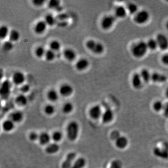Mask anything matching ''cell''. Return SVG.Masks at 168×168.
<instances>
[{"label":"cell","instance_id":"9c48e42d","mask_svg":"<svg viewBox=\"0 0 168 168\" xmlns=\"http://www.w3.org/2000/svg\"><path fill=\"white\" fill-rule=\"evenodd\" d=\"M89 115L93 120H98L101 117L103 114L101 107L99 105H95L92 106L89 110Z\"/></svg>","mask_w":168,"mask_h":168},{"label":"cell","instance_id":"ac0fdd59","mask_svg":"<svg viewBox=\"0 0 168 168\" xmlns=\"http://www.w3.org/2000/svg\"><path fill=\"white\" fill-rule=\"evenodd\" d=\"M167 77L166 75L161 73L155 72L152 73L151 81L156 83H163L167 81Z\"/></svg>","mask_w":168,"mask_h":168},{"label":"cell","instance_id":"816d5d0a","mask_svg":"<svg viewBox=\"0 0 168 168\" xmlns=\"http://www.w3.org/2000/svg\"><path fill=\"white\" fill-rule=\"evenodd\" d=\"M58 25L60 27H65L67 25V23L66 21H60V22H59V23H58Z\"/></svg>","mask_w":168,"mask_h":168},{"label":"cell","instance_id":"d6986e66","mask_svg":"<svg viewBox=\"0 0 168 168\" xmlns=\"http://www.w3.org/2000/svg\"><path fill=\"white\" fill-rule=\"evenodd\" d=\"M23 112L21 111H15L12 112L11 114L9 115V119L11 121H13L15 123L21 122L23 120Z\"/></svg>","mask_w":168,"mask_h":168},{"label":"cell","instance_id":"e0dca14e","mask_svg":"<svg viewBox=\"0 0 168 168\" xmlns=\"http://www.w3.org/2000/svg\"><path fill=\"white\" fill-rule=\"evenodd\" d=\"M48 25L44 20H40L36 22L34 26V32L38 35H41L46 31Z\"/></svg>","mask_w":168,"mask_h":168},{"label":"cell","instance_id":"7402d4cb","mask_svg":"<svg viewBox=\"0 0 168 168\" xmlns=\"http://www.w3.org/2000/svg\"><path fill=\"white\" fill-rule=\"evenodd\" d=\"M60 149V147L58 143H50V144L47 145L45 148V151L48 154H54L58 152Z\"/></svg>","mask_w":168,"mask_h":168},{"label":"cell","instance_id":"f1b7e54d","mask_svg":"<svg viewBox=\"0 0 168 168\" xmlns=\"http://www.w3.org/2000/svg\"><path fill=\"white\" fill-rule=\"evenodd\" d=\"M20 38V34L18 30L15 29H12L10 30L9 35V40L12 42H16L19 40Z\"/></svg>","mask_w":168,"mask_h":168},{"label":"cell","instance_id":"44dd1931","mask_svg":"<svg viewBox=\"0 0 168 168\" xmlns=\"http://www.w3.org/2000/svg\"><path fill=\"white\" fill-rule=\"evenodd\" d=\"M51 140V137L47 132H42L39 136V142L41 145L47 146L50 144Z\"/></svg>","mask_w":168,"mask_h":168},{"label":"cell","instance_id":"30bf717a","mask_svg":"<svg viewBox=\"0 0 168 168\" xmlns=\"http://www.w3.org/2000/svg\"><path fill=\"white\" fill-rule=\"evenodd\" d=\"M76 153L74 152H71L67 155L64 161L61 165V168H71L74 163L75 162L76 157Z\"/></svg>","mask_w":168,"mask_h":168},{"label":"cell","instance_id":"2e32d148","mask_svg":"<svg viewBox=\"0 0 168 168\" xmlns=\"http://www.w3.org/2000/svg\"><path fill=\"white\" fill-rule=\"evenodd\" d=\"M128 13L126 7L121 5L116 7L114 11V16L116 19H123L127 16Z\"/></svg>","mask_w":168,"mask_h":168},{"label":"cell","instance_id":"f5cc1de1","mask_svg":"<svg viewBox=\"0 0 168 168\" xmlns=\"http://www.w3.org/2000/svg\"><path fill=\"white\" fill-rule=\"evenodd\" d=\"M165 95L166 97L168 98V87L166 89L165 92Z\"/></svg>","mask_w":168,"mask_h":168},{"label":"cell","instance_id":"836d02e7","mask_svg":"<svg viewBox=\"0 0 168 168\" xmlns=\"http://www.w3.org/2000/svg\"><path fill=\"white\" fill-rule=\"evenodd\" d=\"M61 48V44L58 40H53L49 44V49L55 52H58Z\"/></svg>","mask_w":168,"mask_h":168},{"label":"cell","instance_id":"f6af8a7d","mask_svg":"<svg viewBox=\"0 0 168 168\" xmlns=\"http://www.w3.org/2000/svg\"><path fill=\"white\" fill-rule=\"evenodd\" d=\"M161 62L164 65L168 67V53L163 54L161 57Z\"/></svg>","mask_w":168,"mask_h":168},{"label":"cell","instance_id":"cb8c5ba5","mask_svg":"<svg viewBox=\"0 0 168 168\" xmlns=\"http://www.w3.org/2000/svg\"><path fill=\"white\" fill-rule=\"evenodd\" d=\"M128 143V140L124 136H120L115 140L116 146L120 149H124L127 147Z\"/></svg>","mask_w":168,"mask_h":168},{"label":"cell","instance_id":"74e56055","mask_svg":"<svg viewBox=\"0 0 168 168\" xmlns=\"http://www.w3.org/2000/svg\"><path fill=\"white\" fill-rule=\"evenodd\" d=\"M46 50L43 46H39L36 47L35 50V55L38 58H42L45 57V54L46 52Z\"/></svg>","mask_w":168,"mask_h":168},{"label":"cell","instance_id":"7a4b0ae2","mask_svg":"<svg viewBox=\"0 0 168 168\" xmlns=\"http://www.w3.org/2000/svg\"><path fill=\"white\" fill-rule=\"evenodd\" d=\"M85 46L87 50L97 55L103 54L105 50L103 44L92 39H89L86 42Z\"/></svg>","mask_w":168,"mask_h":168},{"label":"cell","instance_id":"db71d44e","mask_svg":"<svg viewBox=\"0 0 168 168\" xmlns=\"http://www.w3.org/2000/svg\"><path fill=\"white\" fill-rule=\"evenodd\" d=\"M166 28L167 29V30H168V21L167 22V23H166Z\"/></svg>","mask_w":168,"mask_h":168},{"label":"cell","instance_id":"8992f818","mask_svg":"<svg viewBox=\"0 0 168 168\" xmlns=\"http://www.w3.org/2000/svg\"><path fill=\"white\" fill-rule=\"evenodd\" d=\"M12 88V82L9 80H5L1 83L0 88V95L1 99H6L10 95Z\"/></svg>","mask_w":168,"mask_h":168},{"label":"cell","instance_id":"d6a6232c","mask_svg":"<svg viewBox=\"0 0 168 168\" xmlns=\"http://www.w3.org/2000/svg\"><path fill=\"white\" fill-rule=\"evenodd\" d=\"M147 47L149 50L155 51L158 48L157 41L156 38H150L146 42Z\"/></svg>","mask_w":168,"mask_h":168},{"label":"cell","instance_id":"f35d334b","mask_svg":"<svg viewBox=\"0 0 168 168\" xmlns=\"http://www.w3.org/2000/svg\"><path fill=\"white\" fill-rule=\"evenodd\" d=\"M51 137L53 142L58 143L62 140V139H63V133L61 132L60 131H56L53 132Z\"/></svg>","mask_w":168,"mask_h":168},{"label":"cell","instance_id":"e575fe53","mask_svg":"<svg viewBox=\"0 0 168 168\" xmlns=\"http://www.w3.org/2000/svg\"><path fill=\"white\" fill-rule=\"evenodd\" d=\"M57 57V53L54 51L51 50L50 49L46 50L45 54V58L46 61L48 62H52Z\"/></svg>","mask_w":168,"mask_h":168},{"label":"cell","instance_id":"9a60e30c","mask_svg":"<svg viewBox=\"0 0 168 168\" xmlns=\"http://www.w3.org/2000/svg\"><path fill=\"white\" fill-rule=\"evenodd\" d=\"M63 56L67 61L73 62L76 59L77 53L73 49L67 48L63 51Z\"/></svg>","mask_w":168,"mask_h":168},{"label":"cell","instance_id":"7c38bea8","mask_svg":"<svg viewBox=\"0 0 168 168\" xmlns=\"http://www.w3.org/2000/svg\"><path fill=\"white\" fill-rule=\"evenodd\" d=\"M131 83L133 88L135 89H140L142 88L144 82L139 73L133 74L131 80Z\"/></svg>","mask_w":168,"mask_h":168},{"label":"cell","instance_id":"4fadbf2b","mask_svg":"<svg viewBox=\"0 0 168 168\" xmlns=\"http://www.w3.org/2000/svg\"><path fill=\"white\" fill-rule=\"evenodd\" d=\"M154 154L160 158L163 159H168V144L165 145L164 147L160 148L156 147L154 149Z\"/></svg>","mask_w":168,"mask_h":168},{"label":"cell","instance_id":"4dcf8cb0","mask_svg":"<svg viewBox=\"0 0 168 168\" xmlns=\"http://www.w3.org/2000/svg\"><path fill=\"white\" fill-rule=\"evenodd\" d=\"M57 19L51 14H48L45 16L44 21L49 26H53L57 23Z\"/></svg>","mask_w":168,"mask_h":168},{"label":"cell","instance_id":"c3c4849f","mask_svg":"<svg viewBox=\"0 0 168 168\" xmlns=\"http://www.w3.org/2000/svg\"><path fill=\"white\" fill-rule=\"evenodd\" d=\"M112 138V139H114L115 140H116V139L119 138L120 136V134L118 131H115L114 132H112L111 134Z\"/></svg>","mask_w":168,"mask_h":168},{"label":"cell","instance_id":"681fc988","mask_svg":"<svg viewBox=\"0 0 168 168\" xmlns=\"http://www.w3.org/2000/svg\"><path fill=\"white\" fill-rule=\"evenodd\" d=\"M163 111L164 115L166 117L168 118V102L165 104V108L163 109Z\"/></svg>","mask_w":168,"mask_h":168},{"label":"cell","instance_id":"7bdbcfd3","mask_svg":"<svg viewBox=\"0 0 168 168\" xmlns=\"http://www.w3.org/2000/svg\"><path fill=\"white\" fill-rule=\"evenodd\" d=\"M30 90V86L28 84L24 83L23 85L20 86V91L21 93L25 95L26 93L29 92Z\"/></svg>","mask_w":168,"mask_h":168},{"label":"cell","instance_id":"3957f363","mask_svg":"<svg viewBox=\"0 0 168 168\" xmlns=\"http://www.w3.org/2000/svg\"><path fill=\"white\" fill-rule=\"evenodd\" d=\"M80 126L76 121L69 122L66 128L67 136L68 140L71 142L75 141L79 136Z\"/></svg>","mask_w":168,"mask_h":168},{"label":"cell","instance_id":"8d00e7d4","mask_svg":"<svg viewBox=\"0 0 168 168\" xmlns=\"http://www.w3.org/2000/svg\"><path fill=\"white\" fill-rule=\"evenodd\" d=\"M62 111L64 114H69L73 111L74 106L70 102H67L62 106Z\"/></svg>","mask_w":168,"mask_h":168},{"label":"cell","instance_id":"277c9868","mask_svg":"<svg viewBox=\"0 0 168 168\" xmlns=\"http://www.w3.org/2000/svg\"><path fill=\"white\" fill-rule=\"evenodd\" d=\"M150 16V14L147 10H141L134 16L133 20L137 24L144 25L149 22Z\"/></svg>","mask_w":168,"mask_h":168},{"label":"cell","instance_id":"ab89813d","mask_svg":"<svg viewBox=\"0 0 168 168\" xmlns=\"http://www.w3.org/2000/svg\"><path fill=\"white\" fill-rule=\"evenodd\" d=\"M165 104L161 100H157L153 105V108L155 111L159 112L163 111L165 108Z\"/></svg>","mask_w":168,"mask_h":168},{"label":"cell","instance_id":"5bb4252c","mask_svg":"<svg viewBox=\"0 0 168 168\" xmlns=\"http://www.w3.org/2000/svg\"><path fill=\"white\" fill-rule=\"evenodd\" d=\"M90 62L87 58H82L77 61L75 64V68L79 71H83L88 68Z\"/></svg>","mask_w":168,"mask_h":168},{"label":"cell","instance_id":"1f68e13d","mask_svg":"<svg viewBox=\"0 0 168 168\" xmlns=\"http://www.w3.org/2000/svg\"><path fill=\"white\" fill-rule=\"evenodd\" d=\"M128 13L134 16L139 11L138 5L134 3H128L126 7Z\"/></svg>","mask_w":168,"mask_h":168},{"label":"cell","instance_id":"603a6c76","mask_svg":"<svg viewBox=\"0 0 168 168\" xmlns=\"http://www.w3.org/2000/svg\"><path fill=\"white\" fill-rule=\"evenodd\" d=\"M59 92L56 91L54 89H51L48 91L47 93V98L49 101L55 102L58 100L59 99Z\"/></svg>","mask_w":168,"mask_h":168},{"label":"cell","instance_id":"5b68a950","mask_svg":"<svg viewBox=\"0 0 168 168\" xmlns=\"http://www.w3.org/2000/svg\"><path fill=\"white\" fill-rule=\"evenodd\" d=\"M116 20V18L114 15L104 16L100 21V27L103 30H109L113 27Z\"/></svg>","mask_w":168,"mask_h":168},{"label":"cell","instance_id":"ba28073f","mask_svg":"<svg viewBox=\"0 0 168 168\" xmlns=\"http://www.w3.org/2000/svg\"><path fill=\"white\" fill-rule=\"evenodd\" d=\"M26 77L21 71H16L14 73L12 76V83L17 86H20L25 83Z\"/></svg>","mask_w":168,"mask_h":168},{"label":"cell","instance_id":"ee69618b","mask_svg":"<svg viewBox=\"0 0 168 168\" xmlns=\"http://www.w3.org/2000/svg\"><path fill=\"white\" fill-rule=\"evenodd\" d=\"M39 136V134H38L36 132H32L29 135V138L32 142H34L38 140Z\"/></svg>","mask_w":168,"mask_h":168},{"label":"cell","instance_id":"b9f144b4","mask_svg":"<svg viewBox=\"0 0 168 168\" xmlns=\"http://www.w3.org/2000/svg\"><path fill=\"white\" fill-rule=\"evenodd\" d=\"M14 43L12 42L10 40L6 41L3 43L2 48L3 51H10L13 50L14 48Z\"/></svg>","mask_w":168,"mask_h":168},{"label":"cell","instance_id":"484cf974","mask_svg":"<svg viewBox=\"0 0 168 168\" xmlns=\"http://www.w3.org/2000/svg\"><path fill=\"white\" fill-rule=\"evenodd\" d=\"M15 103L17 105L20 106H24L26 105L28 103V99L25 95L23 93H20L16 96L15 98Z\"/></svg>","mask_w":168,"mask_h":168},{"label":"cell","instance_id":"4316f807","mask_svg":"<svg viewBox=\"0 0 168 168\" xmlns=\"http://www.w3.org/2000/svg\"><path fill=\"white\" fill-rule=\"evenodd\" d=\"M139 73L142 77L143 82L145 83H147L149 81H151L152 73L148 69H146V68L143 69Z\"/></svg>","mask_w":168,"mask_h":168},{"label":"cell","instance_id":"83f0119b","mask_svg":"<svg viewBox=\"0 0 168 168\" xmlns=\"http://www.w3.org/2000/svg\"><path fill=\"white\" fill-rule=\"evenodd\" d=\"M15 123L13 121L9 119L4 121L2 124V128L6 132H10L15 128Z\"/></svg>","mask_w":168,"mask_h":168},{"label":"cell","instance_id":"6da1fadb","mask_svg":"<svg viewBox=\"0 0 168 168\" xmlns=\"http://www.w3.org/2000/svg\"><path fill=\"white\" fill-rule=\"evenodd\" d=\"M148 51L146 42L140 41L133 45L131 49V53L135 58L140 59L145 57Z\"/></svg>","mask_w":168,"mask_h":168},{"label":"cell","instance_id":"bcb514c9","mask_svg":"<svg viewBox=\"0 0 168 168\" xmlns=\"http://www.w3.org/2000/svg\"><path fill=\"white\" fill-rule=\"evenodd\" d=\"M33 5L36 7H41L44 5L45 3L44 0H34L32 1Z\"/></svg>","mask_w":168,"mask_h":168},{"label":"cell","instance_id":"60d3db41","mask_svg":"<svg viewBox=\"0 0 168 168\" xmlns=\"http://www.w3.org/2000/svg\"><path fill=\"white\" fill-rule=\"evenodd\" d=\"M56 111V108L52 104H49L46 105L44 108V111L46 115H51L54 114Z\"/></svg>","mask_w":168,"mask_h":168},{"label":"cell","instance_id":"f546056e","mask_svg":"<svg viewBox=\"0 0 168 168\" xmlns=\"http://www.w3.org/2000/svg\"><path fill=\"white\" fill-rule=\"evenodd\" d=\"M86 161L84 157H79L75 160L71 168H84L86 166Z\"/></svg>","mask_w":168,"mask_h":168},{"label":"cell","instance_id":"52a82bcc","mask_svg":"<svg viewBox=\"0 0 168 168\" xmlns=\"http://www.w3.org/2000/svg\"><path fill=\"white\" fill-rule=\"evenodd\" d=\"M156 41L158 48L161 51H165L168 49V38L163 33H159L156 35Z\"/></svg>","mask_w":168,"mask_h":168},{"label":"cell","instance_id":"7dc6e473","mask_svg":"<svg viewBox=\"0 0 168 168\" xmlns=\"http://www.w3.org/2000/svg\"><path fill=\"white\" fill-rule=\"evenodd\" d=\"M110 168H121V164L119 161H114L112 163Z\"/></svg>","mask_w":168,"mask_h":168},{"label":"cell","instance_id":"f907efd6","mask_svg":"<svg viewBox=\"0 0 168 168\" xmlns=\"http://www.w3.org/2000/svg\"><path fill=\"white\" fill-rule=\"evenodd\" d=\"M58 18L60 21H66V19L67 18V16L65 14H61L59 15Z\"/></svg>","mask_w":168,"mask_h":168},{"label":"cell","instance_id":"d590c367","mask_svg":"<svg viewBox=\"0 0 168 168\" xmlns=\"http://www.w3.org/2000/svg\"><path fill=\"white\" fill-rule=\"evenodd\" d=\"M10 32V29L7 26H1L0 28V38L1 40H4L9 37Z\"/></svg>","mask_w":168,"mask_h":168},{"label":"cell","instance_id":"ffe728a7","mask_svg":"<svg viewBox=\"0 0 168 168\" xmlns=\"http://www.w3.org/2000/svg\"><path fill=\"white\" fill-rule=\"evenodd\" d=\"M114 118V113L110 108H107L103 112L102 115V120L105 123H108L111 122Z\"/></svg>","mask_w":168,"mask_h":168},{"label":"cell","instance_id":"d4e9b609","mask_svg":"<svg viewBox=\"0 0 168 168\" xmlns=\"http://www.w3.org/2000/svg\"><path fill=\"white\" fill-rule=\"evenodd\" d=\"M48 6L49 9L55 10L58 12H61L63 10L60 1L58 0H51L49 1Z\"/></svg>","mask_w":168,"mask_h":168},{"label":"cell","instance_id":"8fae6325","mask_svg":"<svg viewBox=\"0 0 168 168\" xmlns=\"http://www.w3.org/2000/svg\"><path fill=\"white\" fill-rule=\"evenodd\" d=\"M74 92L73 88L69 84H63L59 89V95L64 97H68L72 95Z\"/></svg>","mask_w":168,"mask_h":168}]
</instances>
